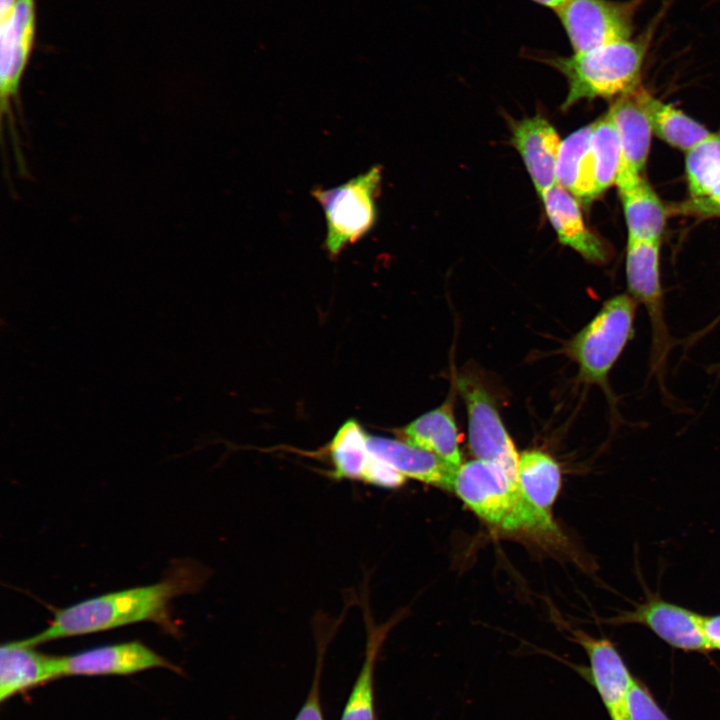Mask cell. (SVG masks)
<instances>
[{"instance_id": "7", "label": "cell", "mask_w": 720, "mask_h": 720, "mask_svg": "<svg viewBox=\"0 0 720 720\" xmlns=\"http://www.w3.org/2000/svg\"><path fill=\"white\" fill-rule=\"evenodd\" d=\"M644 0H568L555 11L574 53L629 40Z\"/></svg>"}, {"instance_id": "11", "label": "cell", "mask_w": 720, "mask_h": 720, "mask_svg": "<svg viewBox=\"0 0 720 720\" xmlns=\"http://www.w3.org/2000/svg\"><path fill=\"white\" fill-rule=\"evenodd\" d=\"M574 640L589 660V680L598 692L610 720H631L628 694L634 677L614 644L606 638H595L574 631Z\"/></svg>"}, {"instance_id": "32", "label": "cell", "mask_w": 720, "mask_h": 720, "mask_svg": "<svg viewBox=\"0 0 720 720\" xmlns=\"http://www.w3.org/2000/svg\"><path fill=\"white\" fill-rule=\"evenodd\" d=\"M18 0H0V22L9 19L15 10Z\"/></svg>"}, {"instance_id": "12", "label": "cell", "mask_w": 720, "mask_h": 720, "mask_svg": "<svg viewBox=\"0 0 720 720\" xmlns=\"http://www.w3.org/2000/svg\"><path fill=\"white\" fill-rule=\"evenodd\" d=\"M609 112L619 135L621 157L616 184L623 192L643 178L653 130L634 90L618 97Z\"/></svg>"}, {"instance_id": "16", "label": "cell", "mask_w": 720, "mask_h": 720, "mask_svg": "<svg viewBox=\"0 0 720 720\" xmlns=\"http://www.w3.org/2000/svg\"><path fill=\"white\" fill-rule=\"evenodd\" d=\"M61 676V656L43 654L20 640L1 646V701Z\"/></svg>"}, {"instance_id": "8", "label": "cell", "mask_w": 720, "mask_h": 720, "mask_svg": "<svg viewBox=\"0 0 720 720\" xmlns=\"http://www.w3.org/2000/svg\"><path fill=\"white\" fill-rule=\"evenodd\" d=\"M457 385L466 404L472 452L478 459L502 467L519 485V455L487 390L471 377H461Z\"/></svg>"}, {"instance_id": "33", "label": "cell", "mask_w": 720, "mask_h": 720, "mask_svg": "<svg viewBox=\"0 0 720 720\" xmlns=\"http://www.w3.org/2000/svg\"><path fill=\"white\" fill-rule=\"evenodd\" d=\"M540 6L553 9L554 11L558 10L563 4H565L568 0H530Z\"/></svg>"}, {"instance_id": "30", "label": "cell", "mask_w": 720, "mask_h": 720, "mask_svg": "<svg viewBox=\"0 0 720 720\" xmlns=\"http://www.w3.org/2000/svg\"><path fill=\"white\" fill-rule=\"evenodd\" d=\"M694 202L703 211L720 213V180L709 189L703 198Z\"/></svg>"}, {"instance_id": "25", "label": "cell", "mask_w": 720, "mask_h": 720, "mask_svg": "<svg viewBox=\"0 0 720 720\" xmlns=\"http://www.w3.org/2000/svg\"><path fill=\"white\" fill-rule=\"evenodd\" d=\"M386 630L370 631L364 662L352 686L340 720H376L374 670Z\"/></svg>"}, {"instance_id": "13", "label": "cell", "mask_w": 720, "mask_h": 720, "mask_svg": "<svg viewBox=\"0 0 720 720\" xmlns=\"http://www.w3.org/2000/svg\"><path fill=\"white\" fill-rule=\"evenodd\" d=\"M151 668L176 669L139 641L100 646L61 656L62 676L126 675Z\"/></svg>"}, {"instance_id": "3", "label": "cell", "mask_w": 720, "mask_h": 720, "mask_svg": "<svg viewBox=\"0 0 720 720\" xmlns=\"http://www.w3.org/2000/svg\"><path fill=\"white\" fill-rule=\"evenodd\" d=\"M453 490L480 518L503 531H555L549 512L530 501L497 464L480 459L462 464Z\"/></svg>"}, {"instance_id": "23", "label": "cell", "mask_w": 720, "mask_h": 720, "mask_svg": "<svg viewBox=\"0 0 720 720\" xmlns=\"http://www.w3.org/2000/svg\"><path fill=\"white\" fill-rule=\"evenodd\" d=\"M368 435L355 419L347 420L332 438L328 452L335 480H361L369 459Z\"/></svg>"}, {"instance_id": "21", "label": "cell", "mask_w": 720, "mask_h": 720, "mask_svg": "<svg viewBox=\"0 0 720 720\" xmlns=\"http://www.w3.org/2000/svg\"><path fill=\"white\" fill-rule=\"evenodd\" d=\"M629 237L660 241L665 226V207L648 182L642 178L636 185L620 192Z\"/></svg>"}, {"instance_id": "1", "label": "cell", "mask_w": 720, "mask_h": 720, "mask_svg": "<svg viewBox=\"0 0 720 720\" xmlns=\"http://www.w3.org/2000/svg\"><path fill=\"white\" fill-rule=\"evenodd\" d=\"M206 576V570L199 564L176 561L155 584L102 594L58 609L47 628L20 641L35 647L52 640L145 621L177 634L170 603L177 596L198 591Z\"/></svg>"}, {"instance_id": "15", "label": "cell", "mask_w": 720, "mask_h": 720, "mask_svg": "<svg viewBox=\"0 0 720 720\" xmlns=\"http://www.w3.org/2000/svg\"><path fill=\"white\" fill-rule=\"evenodd\" d=\"M540 196L561 243L592 263L603 264L609 259V250L587 229L577 201L566 189L556 183Z\"/></svg>"}, {"instance_id": "24", "label": "cell", "mask_w": 720, "mask_h": 720, "mask_svg": "<svg viewBox=\"0 0 720 720\" xmlns=\"http://www.w3.org/2000/svg\"><path fill=\"white\" fill-rule=\"evenodd\" d=\"M596 197L616 183L621 149L617 128L608 111L593 123L590 138Z\"/></svg>"}, {"instance_id": "26", "label": "cell", "mask_w": 720, "mask_h": 720, "mask_svg": "<svg viewBox=\"0 0 720 720\" xmlns=\"http://www.w3.org/2000/svg\"><path fill=\"white\" fill-rule=\"evenodd\" d=\"M686 172L690 193L700 200L720 180V135L712 134L688 151Z\"/></svg>"}, {"instance_id": "6", "label": "cell", "mask_w": 720, "mask_h": 720, "mask_svg": "<svg viewBox=\"0 0 720 720\" xmlns=\"http://www.w3.org/2000/svg\"><path fill=\"white\" fill-rule=\"evenodd\" d=\"M35 26V0H18L13 15L0 22L1 123L6 116L17 161L24 160L16 117L17 113H21L20 83L32 53Z\"/></svg>"}, {"instance_id": "2", "label": "cell", "mask_w": 720, "mask_h": 720, "mask_svg": "<svg viewBox=\"0 0 720 720\" xmlns=\"http://www.w3.org/2000/svg\"><path fill=\"white\" fill-rule=\"evenodd\" d=\"M651 31L635 40L607 44L571 56L537 55L535 59L561 73L568 84L562 103L567 110L583 99L621 97L638 87Z\"/></svg>"}, {"instance_id": "20", "label": "cell", "mask_w": 720, "mask_h": 720, "mask_svg": "<svg viewBox=\"0 0 720 720\" xmlns=\"http://www.w3.org/2000/svg\"><path fill=\"white\" fill-rule=\"evenodd\" d=\"M634 93L648 114L652 130L668 144L688 152L712 135L704 126L643 88L637 87Z\"/></svg>"}, {"instance_id": "27", "label": "cell", "mask_w": 720, "mask_h": 720, "mask_svg": "<svg viewBox=\"0 0 720 720\" xmlns=\"http://www.w3.org/2000/svg\"><path fill=\"white\" fill-rule=\"evenodd\" d=\"M631 720H671L655 701L649 689L634 678L628 694Z\"/></svg>"}, {"instance_id": "19", "label": "cell", "mask_w": 720, "mask_h": 720, "mask_svg": "<svg viewBox=\"0 0 720 720\" xmlns=\"http://www.w3.org/2000/svg\"><path fill=\"white\" fill-rule=\"evenodd\" d=\"M593 123L578 129L561 142L556 181L575 197L589 201L596 198L590 138Z\"/></svg>"}, {"instance_id": "9", "label": "cell", "mask_w": 720, "mask_h": 720, "mask_svg": "<svg viewBox=\"0 0 720 720\" xmlns=\"http://www.w3.org/2000/svg\"><path fill=\"white\" fill-rule=\"evenodd\" d=\"M659 242L628 238L626 277L630 295L644 305L650 318L653 345L652 364L659 371L671 338L665 323L659 273Z\"/></svg>"}, {"instance_id": "31", "label": "cell", "mask_w": 720, "mask_h": 720, "mask_svg": "<svg viewBox=\"0 0 720 720\" xmlns=\"http://www.w3.org/2000/svg\"><path fill=\"white\" fill-rule=\"evenodd\" d=\"M704 629L710 649L720 651V614L706 616Z\"/></svg>"}, {"instance_id": "22", "label": "cell", "mask_w": 720, "mask_h": 720, "mask_svg": "<svg viewBox=\"0 0 720 720\" xmlns=\"http://www.w3.org/2000/svg\"><path fill=\"white\" fill-rule=\"evenodd\" d=\"M518 481L529 500L548 511L560 490V468L548 454L527 450L519 455Z\"/></svg>"}, {"instance_id": "17", "label": "cell", "mask_w": 720, "mask_h": 720, "mask_svg": "<svg viewBox=\"0 0 720 720\" xmlns=\"http://www.w3.org/2000/svg\"><path fill=\"white\" fill-rule=\"evenodd\" d=\"M369 452L394 467L405 477L453 490L457 470L434 454L386 437L368 435Z\"/></svg>"}, {"instance_id": "5", "label": "cell", "mask_w": 720, "mask_h": 720, "mask_svg": "<svg viewBox=\"0 0 720 720\" xmlns=\"http://www.w3.org/2000/svg\"><path fill=\"white\" fill-rule=\"evenodd\" d=\"M381 181V167L375 165L339 186L312 190L324 212V244L330 256H338L344 248L373 229L378 216L376 203Z\"/></svg>"}, {"instance_id": "18", "label": "cell", "mask_w": 720, "mask_h": 720, "mask_svg": "<svg viewBox=\"0 0 720 720\" xmlns=\"http://www.w3.org/2000/svg\"><path fill=\"white\" fill-rule=\"evenodd\" d=\"M404 442L428 451L458 470L461 453L450 402L429 411L400 430Z\"/></svg>"}, {"instance_id": "14", "label": "cell", "mask_w": 720, "mask_h": 720, "mask_svg": "<svg viewBox=\"0 0 720 720\" xmlns=\"http://www.w3.org/2000/svg\"><path fill=\"white\" fill-rule=\"evenodd\" d=\"M512 145L518 150L532 182L541 195L557 183L556 167L561 142L552 124L540 115L512 123Z\"/></svg>"}, {"instance_id": "28", "label": "cell", "mask_w": 720, "mask_h": 720, "mask_svg": "<svg viewBox=\"0 0 720 720\" xmlns=\"http://www.w3.org/2000/svg\"><path fill=\"white\" fill-rule=\"evenodd\" d=\"M406 477L390 464L370 453L361 481L380 488L394 489L405 483Z\"/></svg>"}, {"instance_id": "10", "label": "cell", "mask_w": 720, "mask_h": 720, "mask_svg": "<svg viewBox=\"0 0 720 720\" xmlns=\"http://www.w3.org/2000/svg\"><path fill=\"white\" fill-rule=\"evenodd\" d=\"M705 617L652 594L634 609L622 612L609 622L640 624L676 649L706 653L711 649L705 635Z\"/></svg>"}, {"instance_id": "4", "label": "cell", "mask_w": 720, "mask_h": 720, "mask_svg": "<svg viewBox=\"0 0 720 720\" xmlns=\"http://www.w3.org/2000/svg\"><path fill=\"white\" fill-rule=\"evenodd\" d=\"M637 304L630 294L613 296L567 345V354L578 365L579 378L599 385L610 398L608 375L634 337Z\"/></svg>"}, {"instance_id": "29", "label": "cell", "mask_w": 720, "mask_h": 720, "mask_svg": "<svg viewBox=\"0 0 720 720\" xmlns=\"http://www.w3.org/2000/svg\"><path fill=\"white\" fill-rule=\"evenodd\" d=\"M321 667L318 664L309 693L294 720H324L320 696Z\"/></svg>"}]
</instances>
